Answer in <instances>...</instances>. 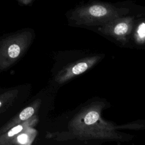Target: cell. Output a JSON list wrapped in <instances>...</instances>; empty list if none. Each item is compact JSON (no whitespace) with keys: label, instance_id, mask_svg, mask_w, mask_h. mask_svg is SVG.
I'll return each mask as SVG.
<instances>
[{"label":"cell","instance_id":"6da1fadb","mask_svg":"<svg viewBox=\"0 0 145 145\" xmlns=\"http://www.w3.org/2000/svg\"><path fill=\"white\" fill-rule=\"evenodd\" d=\"M129 9L106 2L93 1L78 6L70 11V18L79 23L105 22L126 14Z\"/></svg>","mask_w":145,"mask_h":145},{"label":"cell","instance_id":"7a4b0ae2","mask_svg":"<svg viewBox=\"0 0 145 145\" xmlns=\"http://www.w3.org/2000/svg\"><path fill=\"white\" fill-rule=\"evenodd\" d=\"M23 33L9 35L0 40V72L8 69L19 58L24 49Z\"/></svg>","mask_w":145,"mask_h":145},{"label":"cell","instance_id":"3957f363","mask_svg":"<svg viewBox=\"0 0 145 145\" xmlns=\"http://www.w3.org/2000/svg\"><path fill=\"white\" fill-rule=\"evenodd\" d=\"M16 92V90H9L0 93V114L4 113L11 106Z\"/></svg>","mask_w":145,"mask_h":145},{"label":"cell","instance_id":"277c9868","mask_svg":"<svg viewBox=\"0 0 145 145\" xmlns=\"http://www.w3.org/2000/svg\"><path fill=\"white\" fill-rule=\"evenodd\" d=\"M115 22L114 26L113 25V31L117 35H122L127 33L130 28L132 18H126L123 19L118 20Z\"/></svg>","mask_w":145,"mask_h":145},{"label":"cell","instance_id":"5b68a950","mask_svg":"<svg viewBox=\"0 0 145 145\" xmlns=\"http://www.w3.org/2000/svg\"><path fill=\"white\" fill-rule=\"evenodd\" d=\"M99 115L97 112L91 111L86 115L84 121L86 125H92L97 122L99 120Z\"/></svg>","mask_w":145,"mask_h":145},{"label":"cell","instance_id":"8992f818","mask_svg":"<svg viewBox=\"0 0 145 145\" xmlns=\"http://www.w3.org/2000/svg\"><path fill=\"white\" fill-rule=\"evenodd\" d=\"M88 67V65L85 62H81L75 65L72 69V72L74 74H80L85 71Z\"/></svg>","mask_w":145,"mask_h":145},{"label":"cell","instance_id":"52a82bcc","mask_svg":"<svg viewBox=\"0 0 145 145\" xmlns=\"http://www.w3.org/2000/svg\"><path fill=\"white\" fill-rule=\"evenodd\" d=\"M137 32L138 34L139 35V36L142 38L143 39L144 37L145 36V24L144 22H142V23H140L138 28V30H137Z\"/></svg>","mask_w":145,"mask_h":145},{"label":"cell","instance_id":"ba28073f","mask_svg":"<svg viewBox=\"0 0 145 145\" xmlns=\"http://www.w3.org/2000/svg\"><path fill=\"white\" fill-rule=\"evenodd\" d=\"M20 3L24 5H31L33 3V2L35 0H18Z\"/></svg>","mask_w":145,"mask_h":145}]
</instances>
